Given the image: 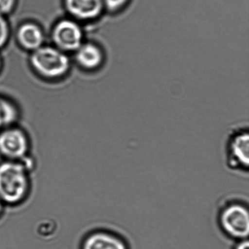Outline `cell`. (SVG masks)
I'll list each match as a JSON object with an SVG mask.
<instances>
[{"label": "cell", "instance_id": "obj_1", "mask_svg": "<svg viewBox=\"0 0 249 249\" xmlns=\"http://www.w3.org/2000/svg\"><path fill=\"white\" fill-rule=\"evenodd\" d=\"M32 158L24 161L2 160L0 162V200L5 206L24 203L32 189Z\"/></svg>", "mask_w": 249, "mask_h": 249}, {"label": "cell", "instance_id": "obj_2", "mask_svg": "<svg viewBox=\"0 0 249 249\" xmlns=\"http://www.w3.org/2000/svg\"><path fill=\"white\" fill-rule=\"evenodd\" d=\"M217 227L227 238L234 241L248 239L249 205L243 195H227L219 201L216 215Z\"/></svg>", "mask_w": 249, "mask_h": 249}, {"label": "cell", "instance_id": "obj_3", "mask_svg": "<svg viewBox=\"0 0 249 249\" xmlns=\"http://www.w3.org/2000/svg\"><path fill=\"white\" fill-rule=\"evenodd\" d=\"M224 165L231 172L248 176L249 171V127L236 124L229 129L224 142Z\"/></svg>", "mask_w": 249, "mask_h": 249}, {"label": "cell", "instance_id": "obj_4", "mask_svg": "<svg viewBox=\"0 0 249 249\" xmlns=\"http://www.w3.org/2000/svg\"><path fill=\"white\" fill-rule=\"evenodd\" d=\"M31 62L36 72L49 79L63 76L70 67L69 58L65 53L51 46H41L33 51Z\"/></svg>", "mask_w": 249, "mask_h": 249}, {"label": "cell", "instance_id": "obj_5", "mask_svg": "<svg viewBox=\"0 0 249 249\" xmlns=\"http://www.w3.org/2000/svg\"><path fill=\"white\" fill-rule=\"evenodd\" d=\"M31 141L28 134L15 125L0 129V156L3 160L24 161L31 158Z\"/></svg>", "mask_w": 249, "mask_h": 249}, {"label": "cell", "instance_id": "obj_6", "mask_svg": "<svg viewBox=\"0 0 249 249\" xmlns=\"http://www.w3.org/2000/svg\"><path fill=\"white\" fill-rule=\"evenodd\" d=\"M83 32L71 19L58 21L53 29L52 37L57 48L62 51H75L83 43Z\"/></svg>", "mask_w": 249, "mask_h": 249}, {"label": "cell", "instance_id": "obj_7", "mask_svg": "<svg viewBox=\"0 0 249 249\" xmlns=\"http://www.w3.org/2000/svg\"><path fill=\"white\" fill-rule=\"evenodd\" d=\"M81 249H131L130 245L121 233L99 229L90 231L82 239Z\"/></svg>", "mask_w": 249, "mask_h": 249}, {"label": "cell", "instance_id": "obj_8", "mask_svg": "<svg viewBox=\"0 0 249 249\" xmlns=\"http://www.w3.org/2000/svg\"><path fill=\"white\" fill-rule=\"evenodd\" d=\"M71 16L80 20L96 18L104 9L103 0H64Z\"/></svg>", "mask_w": 249, "mask_h": 249}, {"label": "cell", "instance_id": "obj_9", "mask_svg": "<svg viewBox=\"0 0 249 249\" xmlns=\"http://www.w3.org/2000/svg\"><path fill=\"white\" fill-rule=\"evenodd\" d=\"M17 39L22 47L34 51L43 46L44 35L38 25L27 23L19 27L17 31Z\"/></svg>", "mask_w": 249, "mask_h": 249}, {"label": "cell", "instance_id": "obj_10", "mask_svg": "<svg viewBox=\"0 0 249 249\" xmlns=\"http://www.w3.org/2000/svg\"><path fill=\"white\" fill-rule=\"evenodd\" d=\"M75 52V60L85 69H96L103 62V53L101 48L93 43H82Z\"/></svg>", "mask_w": 249, "mask_h": 249}, {"label": "cell", "instance_id": "obj_11", "mask_svg": "<svg viewBox=\"0 0 249 249\" xmlns=\"http://www.w3.org/2000/svg\"><path fill=\"white\" fill-rule=\"evenodd\" d=\"M18 118V111L14 105L0 99V129L14 125Z\"/></svg>", "mask_w": 249, "mask_h": 249}, {"label": "cell", "instance_id": "obj_12", "mask_svg": "<svg viewBox=\"0 0 249 249\" xmlns=\"http://www.w3.org/2000/svg\"><path fill=\"white\" fill-rule=\"evenodd\" d=\"M131 0H103L104 8L112 13L123 11L128 6Z\"/></svg>", "mask_w": 249, "mask_h": 249}, {"label": "cell", "instance_id": "obj_13", "mask_svg": "<svg viewBox=\"0 0 249 249\" xmlns=\"http://www.w3.org/2000/svg\"><path fill=\"white\" fill-rule=\"evenodd\" d=\"M9 30L8 24L2 15H0V48L5 45L8 40Z\"/></svg>", "mask_w": 249, "mask_h": 249}, {"label": "cell", "instance_id": "obj_14", "mask_svg": "<svg viewBox=\"0 0 249 249\" xmlns=\"http://www.w3.org/2000/svg\"><path fill=\"white\" fill-rule=\"evenodd\" d=\"M16 0H0V15L4 16L13 10Z\"/></svg>", "mask_w": 249, "mask_h": 249}, {"label": "cell", "instance_id": "obj_15", "mask_svg": "<svg viewBox=\"0 0 249 249\" xmlns=\"http://www.w3.org/2000/svg\"><path fill=\"white\" fill-rule=\"evenodd\" d=\"M231 249H249L248 239L235 241V244Z\"/></svg>", "mask_w": 249, "mask_h": 249}, {"label": "cell", "instance_id": "obj_16", "mask_svg": "<svg viewBox=\"0 0 249 249\" xmlns=\"http://www.w3.org/2000/svg\"><path fill=\"white\" fill-rule=\"evenodd\" d=\"M4 204L2 203V202L0 200V218H1L2 214L4 213V208H5Z\"/></svg>", "mask_w": 249, "mask_h": 249}, {"label": "cell", "instance_id": "obj_17", "mask_svg": "<svg viewBox=\"0 0 249 249\" xmlns=\"http://www.w3.org/2000/svg\"><path fill=\"white\" fill-rule=\"evenodd\" d=\"M1 59H0V69H1Z\"/></svg>", "mask_w": 249, "mask_h": 249}]
</instances>
